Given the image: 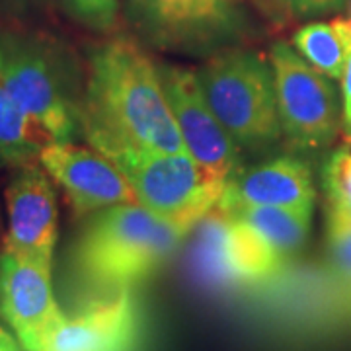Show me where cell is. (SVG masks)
Returning <instances> with one entry per match:
<instances>
[{
    "label": "cell",
    "mask_w": 351,
    "mask_h": 351,
    "mask_svg": "<svg viewBox=\"0 0 351 351\" xmlns=\"http://www.w3.org/2000/svg\"><path fill=\"white\" fill-rule=\"evenodd\" d=\"M215 117L239 147L263 149L281 137L271 64L248 49H223L197 75Z\"/></svg>",
    "instance_id": "3957f363"
},
{
    "label": "cell",
    "mask_w": 351,
    "mask_h": 351,
    "mask_svg": "<svg viewBox=\"0 0 351 351\" xmlns=\"http://www.w3.org/2000/svg\"><path fill=\"white\" fill-rule=\"evenodd\" d=\"M350 143H351V141H350Z\"/></svg>",
    "instance_id": "83f0119b"
},
{
    "label": "cell",
    "mask_w": 351,
    "mask_h": 351,
    "mask_svg": "<svg viewBox=\"0 0 351 351\" xmlns=\"http://www.w3.org/2000/svg\"><path fill=\"white\" fill-rule=\"evenodd\" d=\"M0 318L25 351H45L66 318L53 295L51 271L4 248L0 254Z\"/></svg>",
    "instance_id": "30bf717a"
},
{
    "label": "cell",
    "mask_w": 351,
    "mask_h": 351,
    "mask_svg": "<svg viewBox=\"0 0 351 351\" xmlns=\"http://www.w3.org/2000/svg\"><path fill=\"white\" fill-rule=\"evenodd\" d=\"M244 207H285L313 211L314 186L308 166L291 156L240 170L225 186L219 211L234 213Z\"/></svg>",
    "instance_id": "4fadbf2b"
},
{
    "label": "cell",
    "mask_w": 351,
    "mask_h": 351,
    "mask_svg": "<svg viewBox=\"0 0 351 351\" xmlns=\"http://www.w3.org/2000/svg\"><path fill=\"white\" fill-rule=\"evenodd\" d=\"M328 205L351 203V151H338L326 166L324 172Z\"/></svg>",
    "instance_id": "ac0fdd59"
},
{
    "label": "cell",
    "mask_w": 351,
    "mask_h": 351,
    "mask_svg": "<svg viewBox=\"0 0 351 351\" xmlns=\"http://www.w3.org/2000/svg\"><path fill=\"white\" fill-rule=\"evenodd\" d=\"M281 135L297 149H322L338 137L336 92L324 75L287 43L269 51Z\"/></svg>",
    "instance_id": "8992f818"
},
{
    "label": "cell",
    "mask_w": 351,
    "mask_h": 351,
    "mask_svg": "<svg viewBox=\"0 0 351 351\" xmlns=\"http://www.w3.org/2000/svg\"><path fill=\"white\" fill-rule=\"evenodd\" d=\"M39 162L64 189L76 213L138 203L123 172L101 152L76 147L71 141L47 143L41 149Z\"/></svg>",
    "instance_id": "8fae6325"
},
{
    "label": "cell",
    "mask_w": 351,
    "mask_h": 351,
    "mask_svg": "<svg viewBox=\"0 0 351 351\" xmlns=\"http://www.w3.org/2000/svg\"><path fill=\"white\" fill-rule=\"evenodd\" d=\"M348 138H350V141H351V127H350V131H348Z\"/></svg>",
    "instance_id": "4316f807"
},
{
    "label": "cell",
    "mask_w": 351,
    "mask_h": 351,
    "mask_svg": "<svg viewBox=\"0 0 351 351\" xmlns=\"http://www.w3.org/2000/svg\"><path fill=\"white\" fill-rule=\"evenodd\" d=\"M6 211L4 248L51 271L57 244V199L49 174L36 164L22 166L6 189Z\"/></svg>",
    "instance_id": "7c38bea8"
},
{
    "label": "cell",
    "mask_w": 351,
    "mask_h": 351,
    "mask_svg": "<svg viewBox=\"0 0 351 351\" xmlns=\"http://www.w3.org/2000/svg\"><path fill=\"white\" fill-rule=\"evenodd\" d=\"M339 4L341 0H283V6H287L291 12L299 14V16L328 12Z\"/></svg>",
    "instance_id": "7402d4cb"
},
{
    "label": "cell",
    "mask_w": 351,
    "mask_h": 351,
    "mask_svg": "<svg viewBox=\"0 0 351 351\" xmlns=\"http://www.w3.org/2000/svg\"><path fill=\"white\" fill-rule=\"evenodd\" d=\"M228 215L239 217L256 228L285 262L304 246L313 219V211L285 207H244Z\"/></svg>",
    "instance_id": "9a60e30c"
},
{
    "label": "cell",
    "mask_w": 351,
    "mask_h": 351,
    "mask_svg": "<svg viewBox=\"0 0 351 351\" xmlns=\"http://www.w3.org/2000/svg\"><path fill=\"white\" fill-rule=\"evenodd\" d=\"M137 336V304L129 289H121L66 316L45 351H133Z\"/></svg>",
    "instance_id": "5bb4252c"
},
{
    "label": "cell",
    "mask_w": 351,
    "mask_h": 351,
    "mask_svg": "<svg viewBox=\"0 0 351 351\" xmlns=\"http://www.w3.org/2000/svg\"><path fill=\"white\" fill-rule=\"evenodd\" d=\"M191 254L201 279L219 289L262 285L287 263L256 228L219 209L197 225Z\"/></svg>",
    "instance_id": "52a82bcc"
},
{
    "label": "cell",
    "mask_w": 351,
    "mask_h": 351,
    "mask_svg": "<svg viewBox=\"0 0 351 351\" xmlns=\"http://www.w3.org/2000/svg\"><path fill=\"white\" fill-rule=\"evenodd\" d=\"M137 201L160 219L193 230L219 207L226 180L188 152H147L117 164Z\"/></svg>",
    "instance_id": "277c9868"
},
{
    "label": "cell",
    "mask_w": 351,
    "mask_h": 351,
    "mask_svg": "<svg viewBox=\"0 0 351 351\" xmlns=\"http://www.w3.org/2000/svg\"><path fill=\"white\" fill-rule=\"evenodd\" d=\"M78 125L115 166L147 152H184L158 66L127 39L101 45L90 61Z\"/></svg>",
    "instance_id": "6da1fadb"
},
{
    "label": "cell",
    "mask_w": 351,
    "mask_h": 351,
    "mask_svg": "<svg viewBox=\"0 0 351 351\" xmlns=\"http://www.w3.org/2000/svg\"><path fill=\"white\" fill-rule=\"evenodd\" d=\"M158 75L186 152L228 182L240 172V147L215 117L197 75L170 64L158 66Z\"/></svg>",
    "instance_id": "9c48e42d"
},
{
    "label": "cell",
    "mask_w": 351,
    "mask_h": 351,
    "mask_svg": "<svg viewBox=\"0 0 351 351\" xmlns=\"http://www.w3.org/2000/svg\"><path fill=\"white\" fill-rule=\"evenodd\" d=\"M293 45L306 63L332 80L341 78L346 47L334 24L313 22L293 36Z\"/></svg>",
    "instance_id": "e0dca14e"
},
{
    "label": "cell",
    "mask_w": 351,
    "mask_h": 351,
    "mask_svg": "<svg viewBox=\"0 0 351 351\" xmlns=\"http://www.w3.org/2000/svg\"><path fill=\"white\" fill-rule=\"evenodd\" d=\"M328 226L351 228V203L328 205Z\"/></svg>",
    "instance_id": "603a6c76"
},
{
    "label": "cell",
    "mask_w": 351,
    "mask_h": 351,
    "mask_svg": "<svg viewBox=\"0 0 351 351\" xmlns=\"http://www.w3.org/2000/svg\"><path fill=\"white\" fill-rule=\"evenodd\" d=\"M348 12H350V18H348V20L351 22V0H350V6H348Z\"/></svg>",
    "instance_id": "484cf974"
},
{
    "label": "cell",
    "mask_w": 351,
    "mask_h": 351,
    "mask_svg": "<svg viewBox=\"0 0 351 351\" xmlns=\"http://www.w3.org/2000/svg\"><path fill=\"white\" fill-rule=\"evenodd\" d=\"M127 12L147 41L180 53L228 49L250 29L244 0H129Z\"/></svg>",
    "instance_id": "5b68a950"
},
{
    "label": "cell",
    "mask_w": 351,
    "mask_h": 351,
    "mask_svg": "<svg viewBox=\"0 0 351 351\" xmlns=\"http://www.w3.org/2000/svg\"><path fill=\"white\" fill-rule=\"evenodd\" d=\"M256 6H260L263 12L274 14L277 6H283V0H252Z\"/></svg>",
    "instance_id": "d4e9b609"
},
{
    "label": "cell",
    "mask_w": 351,
    "mask_h": 351,
    "mask_svg": "<svg viewBox=\"0 0 351 351\" xmlns=\"http://www.w3.org/2000/svg\"><path fill=\"white\" fill-rule=\"evenodd\" d=\"M66 2L80 18L96 25L110 24L115 14V0H66Z\"/></svg>",
    "instance_id": "44dd1931"
},
{
    "label": "cell",
    "mask_w": 351,
    "mask_h": 351,
    "mask_svg": "<svg viewBox=\"0 0 351 351\" xmlns=\"http://www.w3.org/2000/svg\"><path fill=\"white\" fill-rule=\"evenodd\" d=\"M0 82L49 143L75 137L78 110L45 51L20 39L0 38Z\"/></svg>",
    "instance_id": "ba28073f"
},
{
    "label": "cell",
    "mask_w": 351,
    "mask_h": 351,
    "mask_svg": "<svg viewBox=\"0 0 351 351\" xmlns=\"http://www.w3.org/2000/svg\"><path fill=\"white\" fill-rule=\"evenodd\" d=\"M332 24L336 25L339 38L343 41L346 47V63H343V71H341V94H343V119L348 129L351 127V22L338 18Z\"/></svg>",
    "instance_id": "ffe728a7"
},
{
    "label": "cell",
    "mask_w": 351,
    "mask_h": 351,
    "mask_svg": "<svg viewBox=\"0 0 351 351\" xmlns=\"http://www.w3.org/2000/svg\"><path fill=\"white\" fill-rule=\"evenodd\" d=\"M0 351H18V346H16L12 336L6 334L2 328H0Z\"/></svg>",
    "instance_id": "cb8c5ba5"
},
{
    "label": "cell",
    "mask_w": 351,
    "mask_h": 351,
    "mask_svg": "<svg viewBox=\"0 0 351 351\" xmlns=\"http://www.w3.org/2000/svg\"><path fill=\"white\" fill-rule=\"evenodd\" d=\"M330 252L334 271L351 295V228H332L328 226Z\"/></svg>",
    "instance_id": "d6986e66"
},
{
    "label": "cell",
    "mask_w": 351,
    "mask_h": 351,
    "mask_svg": "<svg viewBox=\"0 0 351 351\" xmlns=\"http://www.w3.org/2000/svg\"><path fill=\"white\" fill-rule=\"evenodd\" d=\"M188 234L141 203L115 205L82 234L75 252L76 274L92 287L129 289L160 269Z\"/></svg>",
    "instance_id": "7a4b0ae2"
},
{
    "label": "cell",
    "mask_w": 351,
    "mask_h": 351,
    "mask_svg": "<svg viewBox=\"0 0 351 351\" xmlns=\"http://www.w3.org/2000/svg\"><path fill=\"white\" fill-rule=\"evenodd\" d=\"M49 143L0 82V164L22 168L39 160Z\"/></svg>",
    "instance_id": "2e32d148"
}]
</instances>
